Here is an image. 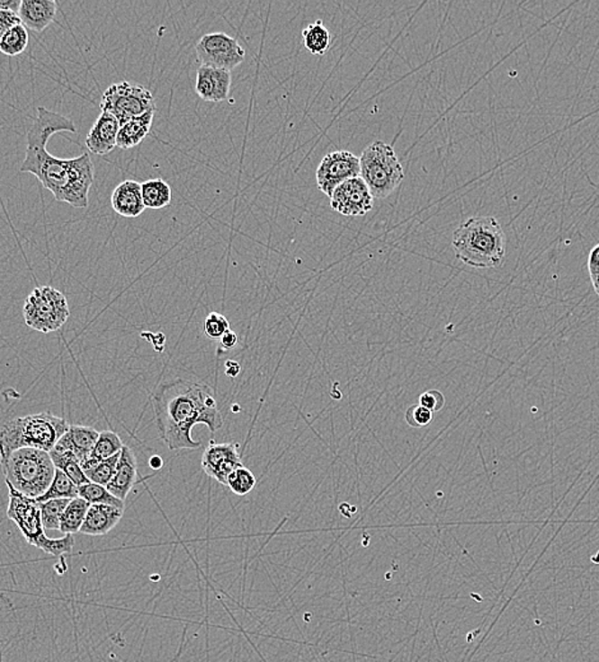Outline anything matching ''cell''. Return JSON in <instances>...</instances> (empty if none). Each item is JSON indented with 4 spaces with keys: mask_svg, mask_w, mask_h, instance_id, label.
<instances>
[{
    "mask_svg": "<svg viewBox=\"0 0 599 662\" xmlns=\"http://www.w3.org/2000/svg\"><path fill=\"white\" fill-rule=\"evenodd\" d=\"M158 432L170 450L200 449L192 429L206 425L212 434L222 428L223 418L212 388L203 382L176 379L158 386L152 397Z\"/></svg>",
    "mask_w": 599,
    "mask_h": 662,
    "instance_id": "obj_1",
    "label": "cell"
},
{
    "mask_svg": "<svg viewBox=\"0 0 599 662\" xmlns=\"http://www.w3.org/2000/svg\"><path fill=\"white\" fill-rule=\"evenodd\" d=\"M21 173L32 174L60 203L88 207V194L94 181L93 159L88 153L76 158H58L48 149L26 151Z\"/></svg>",
    "mask_w": 599,
    "mask_h": 662,
    "instance_id": "obj_2",
    "label": "cell"
},
{
    "mask_svg": "<svg viewBox=\"0 0 599 662\" xmlns=\"http://www.w3.org/2000/svg\"><path fill=\"white\" fill-rule=\"evenodd\" d=\"M455 256L476 269L499 268L505 259V235L494 217H472L454 231Z\"/></svg>",
    "mask_w": 599,
    "mask_h": 662,
    "instance_id": "obj_3",
    "label": "cell"
},
{
    "mask_svg": "<svg viewBox=\"0 0 599 662\" xmlns=\"http://www.w3.org/2000/svg\"><path fill=\"white\" fill-rule=\"evenodd\" d=\"M66 419L51 413L18 416L0 429V458L20 449H38L50 452L68 431Z\"/></svg>",
    "mask_w": 599,
    "mask_h": 662,
    "instance_id": "obj_4",
    "label": "cell"
},
{
    "mask_svg": "<svg viewBox=\"0 0 599 662\" xmlns=\"http://www.w3.org/2000/svg\"><path fill=\"white\" fill-rule=\"evenodd\" d=\"M5 483L30 498L44 496L53 483L55 471L50 453L38 449H20L0 458Z\"/></svg>",
    "mask_w": 599,
    "mask_h": 662,
    "instance_id": "obj_5",
    "label": "cell"
},
{
    "mask_svg": "<svg viewBox=\"0 0 599 662\" xmlns=\"http://www.w3.org/2000/svg\"><path fill=\"white\" fill-rule=\"evenodd\" d=\"M7 487L9 489L7 516L16 523L26 541L51 556L59 557L72 553L75 547L73 535H66L62 539L48 538L42 525L41 507L39 502L35 498L21 495L9 484Z\"/></svg>",
    "mask_w": 599,
    "mask_h": 662,
    "instance_id": "obj_6",
    "label": "cell"
},
{
    "mask_svg": "<svg viewBox=\"0 0 599 662\" xmlns=\"http://www.w3.org/2000/svg\"><path fill=\"white\" fill-rule=\"evenodd\" d=\"M360 177L365 181L372 198H388L405 179L402 165L389 144H370L360 157Z\"/></svg>",
    "mask_w": 599,
    "mask_h": 662,
    "instance_id": "obj_7",
    "label": "cell"
},
{
    "mask_svg": "<svg viewBox=\"0 0 599 662\" xmlns=\"http://www.w3.org/2000/svg\"><path fill=\"white\" fill-rule=\"evenodd\" d=\"M69 317L66 296L53 287H36L24 301V323L40 333L49 334L62 329Z\"/></svg>",
    "mask_w": 599,
    "mask_h": 662,
    "instance_id": "obj_8",
    "label": "cell"
},
{
    "mask_svg": "<svg viewBox=\"0 0 599 662\" xmlns=\"http://www.w3.org/2000/svg\"><path fill=\"white\" fill-rule=\"evenodd\" d=\"M101 112L114 116L121 125L156 112L154 94L143 85L123 81L114 83L103 92Z\"/></svg>",
    "mask_w": 599,
    "mask_h": 662,
    "instance_id": "obj_9",
    "label": "cell"
},
{
    "mask_svg": "<svg viewBox=\"0 0 599 662\" xmlns=\"http://www.w3.org/2000/svg\"><path fill=\"white\" fill-rule=\"evenodd\" d=\"M201 66L231 70L246 59V50L225 32L207 33L195 46Z\"/></svg>",
    "mask_w": 599,
    "mask_h": 662,
    "instance_id": "obj_10",
    "label": "cell"
},
{
    "mask_svg": "<svg viewBox=\"0 0 599 662\" xmlns=\"http://www.w3.org/2000/svg\"><path fill=\"white\" fill-rule=\"evenodd\" d=\"M360 176V158L348 151L328 153L317 170V189L331 198L344 181Z\"/></svg>",
    "mask_w": 599,
    "mask_h": 662,
    "instance_id": "obj_11",
    "label": "cell"
},
{
    "mask_svg": "<svg viewBox=\"0 0 599 662\" xmlns=\"http://www.w3.org/2000/svg\"><path fill=\"white\" fill-rule=\"evenodd\" d=\"M329 199L332 210L346 217L365 216L374 207V198L360 176L344 181Z\"/></svg>",
    "mask_w": 599,
    "mask_h": 662,
    "instance_id": "obj_12",
    "label": "cell"
},
{
    "mask_svg": "<svg viewBox=\"0 0 599 662\" xmlns=\"http://www.w3.org/2000/svg\"><path fill=\"white\" fill-rule=\"evenodd\" d=\"M238 447L240 444L237 443H216L210 441L201 456L204 473L223 486H228V475L243 465Z\"/></svg>",
    "mask_w": 599,
    "mask_h": 662,
    "instance_id": "obj_13",
    "label": "cell"
},
{
    "mask_svg": "<svg viewBox=\"0 0 599 662\" xmlns=\"http://www.w3.org/2000/svg\"><path fill=\"white\" fill-rule=\"evenodd\" d=\"M62 131L77 133V128L75 122L62 113L50 112L42 106L38 107V116L33 119L31 128L27 133V149L47 148L50 138Z\"/></svg>",
    "mask_w": 599,
    "mask_h": 662,
    "instance_id": "obj_14",
    "label": "cell"
},
{
    "mask_svg": "<svg viewBox=\"0 0 599 662\" xmlns=\"http://www.w3.org/2000/svg\"><path fill=\"white\" fill-rule=\"evenodd\" d=\"M231 81L230 70L201 66L197 72L195 92L207 103H223L230 96Z\"/></svg>",
    "mask_w": 599,
    "mask_h": 662,
    "instance_id": "obj_15",
    "label": "cell"
},
{
    "mask_svg": "<svg viewBox=\"0 0 599 662\" xmlns=\"http://www.w3.org/2000/svg\"><path fill=\"white\" fill-rule=\"evenodd\" d=\"M100 432L85 425H69L68 431L55 444V449L68 452L77 459L79 465L85 464L90 459Z\"/></svg>",
    "mask_w": 599,
    "mask_h": 662,
    "instance_id": "obj_16",
    "label": "cell"
},
{
    "mask_svg": "<svg viewBox=\"0 0 599 662\" xmlns=\"http://www.w3.org/2000/svg\"><path fill=\"white\" fill-rule=\"evenodd\" d=\"M121 122L108 112H101L90 133L85 138V146L97 156H105L116 148Z\"/></svg>",
    "mask_w": 599,
    "mask_h": 662,
    "instance_id": "obj_17",
    "label": "cell"
},
{
    "mask_svg": "<svg viewBox=\"0 0 599 662\" xmlns=\"http://www.w3.org/2000/svg\"><path fill=\"white\" fill-rule=\"evenodd\" d=\"M58 3L54 0H22L18 17L26 29L42 32L54 22Z\"/></svg>",
    "mask_w": 599,
    "mask_h": 662,
    "instance_id": "obj_18",
    "label": "cell"
},
{
    "mask_svg": "<svg viewBox=\"0 0 599 662\" xmlns=\"http://www.w3.org/2000/svg\"><path fill=\"white\" fill-rule=\"evenodd\" d=\"M137 475H139V467H137L136 455L130 447L124 446L118 465H116L114 477L106 486V489L116 498L124 502L130 496V490L133 489L134 484L137 483Z\"/></svg>",
    "mask_w": 599,
    "mask_h": 662,
    "instance_id": "obj_19",
    "label": "cell"
},
{
    "mask_svg": "<svg viewBox=\"0 0 599 662\" xmlns=\"http://www.w3.org/2000/svg\"><path fill=\"white\" fill-rule=\"evenodd\" d=\"M112 210L125 219H136L145 211L140 183L125 180L116 186L112 194Z\"/></svg>",
    "mask_w": 599,
    "mask_h": 662,
    "instance_id": "obj_20",
    "label": "cell"
},
{
    "mask_svg": "<svg viewBox=\"0 0 599 662\" xmlns=\"http://www.w3.org/2000/svg\"><path fill=\"white\" fill-rule=\"evenodd\" d=\"M123 514L124 510L114 505H91L79 532L91 536L106 535L121 523Z\"/></svg>",
    "mask_w": 599,
    "mask_h": 662,
    "instance_id": "obj_21",
    "label": "cell"
},
{
    "mask_svg": "<svg viewBox=\"0 0 599 662\" xmlns=\"http://www.w3.org/2000/svg\"><path fill=\"white\" fill-rule=\"evenodd\" d=\"M154 118L155 112H151L121 125L118 139H116V147L121 149H130L139 146L148 136Z\"/></svg>",
    "mask_w": 599,
    "mask_h": 662,
    "instance_id": "obj_22",
    "label": "cell"
},
{
    "mask_svg": "<svg viewBox=\"0 0 599 662\" xmlns=\"http://www.w3.org/2000/svg\"><path fill=\"white\" fill-rule=\"evenodd\" d=\"M123 447V441L115 432H100L93 453H91L90 459L82 465V469H84V471L90 470L103 460L112 458L116 453H121Z\"/></svg>",
    "mask_w": 599,
    "mask_h": 662,
    "instance_id": "obj_23",
    "label": "cell"
},
{
    "mask_svg": "<svg viewBox=\"0 0 599 662\" xmlns=\"http://www.w3.org/2000/svg\"><path fill=\"white\" fill-rule=\"evenodd\" d=\"M142 188L143 204L148 210H162L170 205L173 192L169 183L162 179L147 180L140 183Z\"/></svg>",
    "mask_w": 599,
    "mask_h": 662,
    "instance_id": "obj_24",
    "label": "cell"
},
{
    "mask_svg": "<svg viewBox=\"0 0 599 662\" xmlns=\"http://www.w3.org/2000/svg\"><path fill=\"white\" fill-rule=\"evenodd\" d=\"M90 505L81 497L72 499L69 505H67L62 520H60L59 532H62L64 535H73L81 532V527L84 525L85 514H87Z\"/></svg>",
    "mask_w": 599,
    "mask_h": 662,
    "instance_id": "obj_25",
    "label": "cell"
},
{
    "mask_svg": "<svg viewBox=\"0 0 599 662\" xmlns=\"http://www.w3.org/2000/svg\"><path fill=\"white\" fill-rule=\"evenodd\" d=\"M49 453H50V458L53 460L54 467L58 470L63 471L76 486L81 487L90 483L88 478L85 477L84 469L81 468L77 459L72 453L55 449V447Z\"/></svg>",
    "mask_w": 599,
    "mask_h": 662,
    "instance_id": "obj_26",
    "label": "cell"
},
{
    "mask_svg": "<svg viewBox=\"0 0 599 662\" xmlns=\"http://www.w3.org/2000/svg\"><path fill=\"white\" fill-rule=\"evenodd\" d=\"M305 48L314 55H324L331 48L332 35L329 30L324 26L323 21L317 20L316 23L308 24L302 31Z\"/></svg>",
    "mask_w": 599,
    "mask_h": 662,
    "instance_id": "obj_27",
    "label": "cell"
},
{
    "mask_svg": "<svg viewBox=\"0 0 599 662\" xmlns=\"http://www.w3.org/2000/svg\"><path fill=\"white\" fill-rule=\"evenodd\" d=\"M78 497V487L63 471L57 469L53 483L49 487L47 493L36 498V501L42 504V502L51 501V499H75Z\"/></svg>",
    "mask_w": 599,
    "mask_h": 662,
    "instance_id": "obj_28",
    "label": "cell"
},
{
    "mask_svg": "<svg viewBox=\"0 0 599 662\" xmlns=\"http://www.w3.org/2000/svg\"><path fill=\"white\" fill-rule=\"evenodd\" d=\"M29 32L22 23L8 31L0 40V53L7 57H17L26 50L29 46Z\"/></svg>",
    "mask_w": 599,
    "mask_h": 662,
    "instance_id": "obj_29",
    "label": "cell"
},
{
    "mask_svg": "<svg viewBox=\"0 0 599 662\" xmlns=\"http://www.w3.org/2000/svg\"><path fill=\"white\" fill-rule=\"evenodd\" d=\"M78 493L81 498L85 499L90 505H114L116 508L124 510V502L116 498L112 493L106 489V487L100 484L87 483L85 486L78 487Z\"/></svg>",
    "mask_w": 599,
    "mask_h": 662,
    "instance_id": "obj_30",
    "label": "cell"
},
{
    "mask_svg": "<svg viewBox=\"0 0 599 662\" xmlns=\"http://www.w3.org/2000/svg\"><path fill=\"white\" fill-rule=\"evenodd\" d=\"M72 499H51V501L42 502L40 504L41 507V519L44 529L59 530L60 520L67 505Z\"/></svg>",
    "mask_w": 599,
    "mask_h": 662,
    "instance_id": "obj_31",
    "label": "cell"
},
{
    "mask_svg": "<svg viewBox=\"0 0 599 662\" xmlns=\"http://www.w3.org/2000/svg\"><path fill=\"white\" fill-rule=\"evenodd\" d=\"M256 484L255 475L244 465L235 469L228 478V486L231 492L237 496H246L254 489Z\"/></svg>",
    "mask_w": 599,
    "mask_h": 662,
    "instance_id": "obj_32",
    "label": "cell"
},
{
    "mask_svg": "<svg viewBox=\"0 0 599 662\" xmlns=\"http://www.w3.org/2000/svg\"><path fill=\"white\" fill-rule=\"evenodd\" d=\"M121 453H116L112 458L103 460L96 467L85 471V477L88 478L91 483L100 484V486L103 487L108 486L112 482V477H114L116 465H118Z\"/></svg>",
    "mask_w": 599,
    "mask_h": 662,
    "instance_id": "obj_33",
    "label": "cell"
},
{
    "mask_svg": "<svg viewBox=\"0 0 599 662\" xmlns=\"http://www.w3.org/2000/svg\"><path fill=\"white\" fill-rule=\"evenodd\" d=\"M228 330H230V323L219 312H210L204 320V334L210 339H221L223 334Z\"/></svg>",
    "mask_w": 599,
    "mask_h": 662,
    "instance_id": "obj_34",
    "label": "cell"
},
{
    "mask_svg": "<svg viewBox=\"0 0 599 662\" xmlns=\"http://www.w3.org/2000/svg\"><path fill=\"white\" fill-rule=\"evenodd\" d=\"M434 419V413L420 404L409 407L406 412V422L414 428H423L429 425Z\"/></svg>",
    "mask_w": 599,
    "mask_h": 662,
    "instance_id": "obj_35",
    "label": "cell"
},
{
    "mask_svg": "<svg viewBox=\"0 0 599 662\" xmlns=\"http://www.w3.org/2000/svg\"><path fill=\"white\" fill-rule=\"evenodd\" d=\"M418 404L427 407L433 413L439 412L445 406V397L438 390H429L421 394Z\"/></svg>",
    "mask_w": 599,
    "mask_h": 662,
    "instance_id": "obj_36",
    "label": "cell"
},
{
    "mask_svg": "<svg viewBox=\"0 0 599 662\" xmlns=\"http://www.w3.org/2000/svg\"><path fill=\"white\" fill-rule=\"evenodd\" d=\"M18 24H21V20L17 13L8 11H0V40L3 39V36H4L8 31L18 26Z\"/></svg>",
    "mask_w": 599,
    "mask_h": 662,
    "instance_id": "obj_37",
    "label": "cell"
},
{
    "mask_svg": "<svg viewBox=\"0 0 599 662\" xmlns=\"http://www.w3.org/2000/svg\"><path fill=\"white\" fill-rule=\"evenodd\" d=\"M588 271L589 275L595 274L599 272V244L592 248L588 256Z\"/></svg>",
    "mask_w": 599,
    "mask_h": 662,
    "instance_id": "obj_38",
    "label": "cell"
},
{
    "mask_svg": "<svg viewBox=\"0 0 599 662\" xmlns=\"http://www.w3.org/2000/svg\"><path fill=\"white\" fill-rule=\"evenodd\" d=\"M219 342H221V345L226 349V351H228V349H234L235 346L237 345L238 342L237 334L231 329L226 331V333L223 334L222 338L219 339Z\"/></svg>",
    "mask_w": 599,
    "mask_h": 662,
    "instance_id": "obj_39",
    "label": "cell"
},
{
    "mask_svg": "<svg viewBox=\"0 0 599 662\" xmlns=\"http://www.w3.org/2000/svg\"><path fill=\"white\" fill-rule=\"evenodd\" d=\"M21 2H22V0H0V11L13 12V13L18 14Z\"/></svg>",
    "mask_w": 599,
    "mask_h": 662,
    "instance_id": "obj_40",
    "label": "cell"
},
{
    "mask_svg": "<svg viewBox=\"0 0 599 662\" xmlns=\"http://www.w3.org/2000/svg\"><path fill=\"white\" fill-rule=\"evenodd\" d=\"M241 367L237 361L226 362V375L230 376L231 379H235L240 373Z\"/></svg>",
    "mask_w": 599,
    "mask_h": 662,
    "instance_id": "obj_41",
    "label": "cell"
},
{
    "mask_svg": "<svg viewBox=\"0 0 599 662\" xmlns=\"http://www.w3.org/2000/svg\"><path fill=\"white\" fill-rule=\"evenodd\" d=\"M162 465H164V461H162L160 456L156 455L149 459V467L155 469V470H160Z\"/></svg>",
    "mask_w": 599,
    "mask_h": 662,
    "instance_id": "obj_42",
    "label": "cell"
},
{
    "mask_svg": "<svg viewBox=\"0 0 599 662\" xmlns=\"http://www.w3.org/2000/svg\"><path fill=\"white\" fill-rule=\"evenodd\" d=\"M591 281L593 284V290H595V292L597 293L599 296V272L595 273V274L591 275Z\"/></svg>",
    "mask_w": 599,
    "mask_h": 662,
    "instance_id": "obj_43",
    "label": "cell"
}]
</instances>
